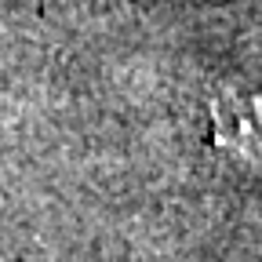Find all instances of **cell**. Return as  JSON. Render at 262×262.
<instances>
[{
    "label": "cell",
    "mask_w": 262,
    "mask_h": 262,
    "mask_svg": "<svg viewBox=\"0 0 262 262\" xmlns=\"http://www.w3.org/2000/svg\"><path fill=\"white\" fill-rule=\"evenodd\" d=\"M219 135L244 153L262 157V98L255 95H226L215 106Z\"/></svg>",
    "instance_id": "6da1fadb"
}]
</instances>
